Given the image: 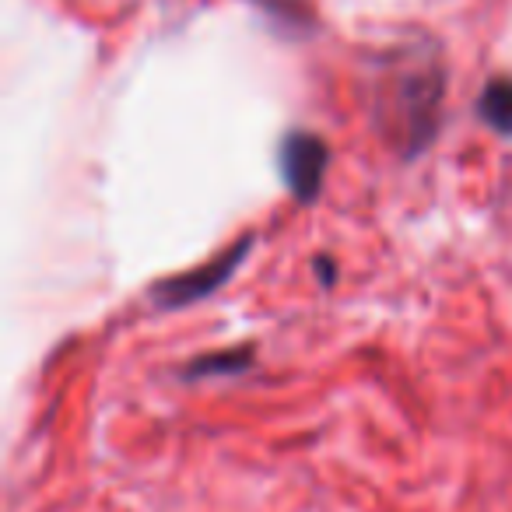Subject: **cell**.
I'll return each instance as SVG.
<instances>
[{
  "mask_svg": "<svg viewBox=\"0 0 512 512\" xmlns=\"http://www.w3.org/2000/svg\"><path fill=\"white\" fill-rule=\"evenodd\" d=\"M439 106H442V71H414L397 78L390 95V120L393 141L400 144L404 158H414L428 148V141L439 130Z\"/></svg>",
  "mask_w": 512,
  "mask_h": 512,
  "instance_id": "obj_1",
  "label": "cell"
},
{
  "mask_svg": "<svg viewBox=\"0 0 512 512\" xmlns=\"http://www.w3.org/2000/svg\"><path fill=\"white\" fill-rule=\"evenodd\" d=\"M249 246H253V239H239L232 249H228V253L214 256L211 264L193 267V271H183V274H176V278L158 281V285L151 288V299H155V306L183 309V306H193V302L207 299L211 292H218V288L235 274V267L242 264V256L249 253Z\"/></svg>",
  "mask_w": 512,
  "mask_h": 512,
  "instance_id": "obj_2",
  "label": "cell"
},
{
  "mask_svg": "<svg viewBox=\"0 0 512 512\" xmlns=\"http://www.w3.org/2000/svg\"><path fill=\"white\" fill-rule=\"evenodd\" d=\"M278 162H281V176H285V186L292 190V197L309 204V200H316V193H320V186H323L330 148L320 134L292 130V134L281 141Z\"/></svg>",
  "mask_w": 512,
  "mask_h": 512,
  "instance_id": "obj_3",
  "label": "cell"
},
{
  "mask_svg": "<svg viewBox=\"0 0 512 512\" xmlns=\"http://www.w3.org/2000/svg\"><path fill=\"white\" fill-rule=\"evenodd\" d=\"M477 113L491 130L512 137V78H491L477 99Z\"/></svg>",
  "mask_w": 512,
  "mask_h": 512,
  "instance_id": "obj_4",
  "label": "cell"
},
{
  "mask_svg": "<svg viewBox=\"0 0 512 512\" xmlns=\"http://www.w3.org/2000/svg\"><path fill=\"white\" fill-rule=\"evenodd\" d=\"M253 362V351L239 348V351H218V355L197 358V362L186 365V379H204V376H221V372H242Z\"/></svg>",
  "mask_w": 512,
  "mask_h": 512,
  "instance_id": "obj_5",
  "label": "cell"
},
{
  "mask_svg": "<svg viewBox=\"0 0 512 512\" xmlns=\"http://www.w3.org/2000/svg\"><path fill=\"white\" fill-rule=\"evenodd\" d=\"M316 271H320L323 285H330V281H334V264H330L327 256H320V260H316Z\"/></svg>",
  "mask_w": 512,
  "mask_h": 512,
  "instance_id": "obj_6",
  "label": "cell"
}]
</instances>
